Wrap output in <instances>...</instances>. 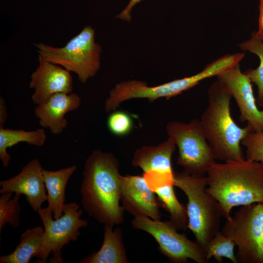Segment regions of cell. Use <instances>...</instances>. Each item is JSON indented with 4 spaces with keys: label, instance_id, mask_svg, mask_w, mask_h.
<instances>
[{
    "label": "cell",
    "instance_id": "1",
    "mask_svg": "<svg viewBox=\"0 0 263 263\" xmlns=\"http://www.w3.org/2000/svg\"><path fill=\"white\" fill-rule=\"evenodd\" d=\"M120 163L115 155L93 150L86 159L80 192L81 205L89 216L103 225L124 222L120 202Z\"/></svg>",
    "mask_w": 263,
    "mask_h": 263
},
{
    "label": "cell",
    "instance_id": "2",
    "mask_svg": "<svg viewBox=\"0 0 263 263\" xmlns=\"http://www.w3.org/2000/svg\"><path fill=\"white\" fill-rule=\"evenodd\" d=\"M206 191L228 218L235 207L263 202V166L246 159L215 162L207 173Z\"/></svg>",
    "mask_w": 263,
    "mask_h": 263
},
{
    "label": "cell",
    "instance_id": "3",
    "mask_svg": "<svg viewBox=\"0 0 263 263\" xmlns=\"http://www.w3.org/2000/svg\"><path fill=\"white\" fill-rule=\"evenodd\" d=\"M207 94L208 104L200 121L216 159L224 162L245 159L241 142L253 131L248 125L242 128L235 123L230 112L232 96L218 79Z\"/></svg>",
    "mask_w": 263,
    "mask_h": 263
},
{
    "label": "cell",
    "instance_id": "4",
    "mask_svg": "<svg viewBox=\"0 0 263 263\" xmlns=\"http://www.w3.org/2000/svg\"><path fill=\"white\" fill-rule=\"evenodd\" d=\"M173 185L187 197L188 228L204 250L208 243L220 231L223 217L220 205L206 191V176L192 175L184 170L174 172Z\"/></svg>",
    "mask_w": 263,
    "mask_h": 263
},
{
    "label": "cell",
    "instance_id": "5",
    "mask_svg": "<svg viewBox=\"0 0 263 263\" xmlns=\"http://www.w3.org/2000/svg\"><path fill=\"white\" fill-rule=\"evenodd\" d=\"M38 55L76 74L79 81L85 83L100 68L102 49L95 41V31L85 26L64 46L54 47L41 42L35 45Z\"/></svg>",
    "mask_w": 263,
    "mask_h": 263
},
{
    "label": "cell",
    "instance_id": "6",
    "mask_svg": "<svg viewBox=\"0 0 263 263\" xmlns=\"http://www.w3.org/2000/svg\"><path fill=\"white\" fill-rule=\"evenodd\" d=\"M166 131L178 148L177 164L190 174L205 176L216 159L200 120L172 121L167 124Z\"/></svg>",
    "mask_w": 263,
    "mask_h": 263
},
{
    "label": "cell",
    "instance_id": "7",
    "mask_svg": "<svg viewBox=\"0 0 263 263\" xmlns=\"http://www.w3.org/2000/svg\"><path fill=\"white\" fill-rule=\"evenodd\" d=\"M221 231L237 247L238 263H263V202L241 206Z\"/></svg>",
    "mask_w": 263,
    "mask_h": 263
},
{
    "label": "cell",
    "instance_id": "8",
    "mask_svg": "<svg viewBox=\"0 0 263 263\" xmlns=\"http://www.w3.org/2000/svg\"><path fill=\"white\" fill-rule=\"evenodd\" d=\"M44 226L40 249L35 257L41 263H46L50 253L51 263H63L61 250L71 241L77 240L80 233L79 229L88 225L87 220L80 218L83 211L76 203L65 204L63 215L53 219L52 210L48 207L37 211Z\"/></svg>",
    "mask_w": 263,
    "mask_h": 263
},
{
    "label": "cell",
    "instance_id": "9",
    "mask_svg": "<svg viewBox=\"0 0 263 263\" xmlns=\"http://www.w3.org/2000/svg\"><path fill=\"white\" fill-rule=\"evenodd\" d=\"M132 226L151 235L158 244V250L173 263H207L203 248L178 230L169 221L153 220L145 216L134 217Z\"/></svg>",
    "mask_w": 263,
    "mask_h": 263
},
{
    "label": "cell",
    "instance_id": "10",
    "mask_svg": "<svg viewBox=\"0 0 263 263\" xmlns=\"http://www.w3.org/2000/svg\"><path fill=\"white\" fill-rule=\"evenodd\" d=\"M217 77L236 102L240 111V121L247 122V125L254 132L263 131V110L258 109L252 82L244 73L242 72L240 64Z\"/></svg>",
    "mask_w": 263,
    "mask_h": 263
},
{
    "label": "cell",
    "instance_id": "11",
    "mask_svg": "<svg viewBox=\"0 0 263 263\" xmlns=\"http://www.w3.org/2000/svg\"><path fill=\"white\" fill-rule=\"evenodd\" d=\"M120 187V202L124 210L134 217L161 219L160 203L143 175H121Z\"/></svg>",
    "mask_w": 263,
    "mask_h": 263
},
{
    "label": "cell",
    "instance_id": "12",
    "mask_svg": "<svg viewBox=\"0 0 263 263\" xmlns=\"http://www.w3.org/2000/svg\"><path fill=\"white\" fill-rule=\"evenodd\" d=\"M39 64L31 75L30 89L34 90L31 98L39 105L58 93H71L73 80L71 72L63 67L50 62L38 55Z\"/></svg>",
    "mask_w": 263,
    "mask_h": 263
},
{
    "label": "cell",
    "instance_id": "13",
    "mask_svg": "<svg viewBox=\"0 0 263 263\" xmlns=\"http://www.w3.org/2000/svg\"><path fill=\"white\" fill-rule=\"evenodd\" d=\"M43 169L38 158L31 160L18 174L0 182V193L24 195L33 210L37 211L47 199Z\"/></svg>",
    "mask_w": 263,
    "mask_h": 263
},
{
    "label": "cell",
    "instance_id": "14",
    "mask_svg": "<svg viewBox=\"0 0 263 263\" xmlns=\"http://www.w3.org/2000/svg\"><path fill=\"white\" fill-rule=\"evenodd\" d=\"M80 104L81 99L77 94L58 93L46 102L37 105L34 110L35 114L41 127L49 129L52 133L57 134L67 126L65 115L77 109Z\"/></svg>",
    "mask_w": 263,
    "mask_h": 263
},
{
    "label": "cell",
    "instance_id": "15",
    "mask_svg": "<svg viewBox=\"0 0 263 263\" xmlns=\"http://www.w3.org/2000/svg\"><path fill=\"white\" fill-rule=\"evenodd\" d=\"M176 147L173 140L169 137L156 146H143L134 151L132 165L141 169L143 173L155 172L173 178L171 157Z\"/></svg>",
    "mask_w": 263,
    "mask_h": 263
},
{
    "label": "cell",
    "instance_id": "16",
    "mask_svg": "<svg viewBox=\"0 0 263 263\" xmlns=\"http://www.w3.org/2000/svg\"><path fill=\"white\" fill-rule=\"evenodd\" d=\"M104 225L100 248L83 258L80 263H129L120 227Z\"/></svg>",
    "mask_w": 263,
    "mask_h": 263
},
{
    "label": "cell",
    "instance_id": "17",
    "mask_svg": "<svg viewBox=\"0 0 263 263\" xmlns=\"http://www.w3.org/2000/svg\"><path fill=\"white\" fill-rule=\"evenodd\" d=\"M76 169V166L74 165L56 171L43 169L48 207L52 210L55 219L60 218L63 215L66 186Z\"/></svg>",
    "mask_w": 263,
    "mask_h": 263
},
{
    "label": "cell",
    "instance_id": "18",
    "mask_svg": "<svg viewBox=\"0 0 263 263\" xmlns=\"http://www.w3.org/2000/svg\"><path fill=\"white\" fill-rule=\"evenodd\" d=\"M47 138L45 130L40 128L30 132L23 130L0 128V159L3 166L7 168L11 161L10 155L7 149L19 142H26L31 145L41 147Z\"/></svg>",
    "mask_w": 263,
    "mask_h": 263
},
{
    "label": "cell",
    "instance_id": "19",
    "mask_svg": "<svg viewBox=\"0 0 263 263\" xmlns=\"http://www.w3.org/2000/svg\"><path fill=\"white\" fill-rule=\"evenodd\" d=\"M44 232L40 226L26 229L20 237V243L11 253L0 257V263H28L38 252Z\"/></svg>",
    "mask_w": 263,
    "mask_h": 263
},
{
    "label": "cell",
    "instance_id": "20",
    "mask_svg": "<svg viewBox=\"0 0 263 263\" xmlns=\"http://www.w3.org/2000/svg\"><path fill=\"white\" fill-rule=\"evenodd\" d=\"M173 185L160 186L154 190L161 207L169 215V221L178 230L185 231L188 228V217L186 207L176 197Z\"/></svg>",
    "mask_w": 263,
    "mask_h": 263
},
{
    "label": "cell",
    "instance_id": "21",
    "mask_svg": "<svg viewBox=\"0 0 263 263\" xmlns=\"http://www.w3.org/2000/svg\"><path fill=\"white\" fill-rule=\"evenodd\" d=\"M239 47L242 50L248 51L256 55L260 58L259 66L255 69H248L244 72L257 87V104L263 106V41L252 33L250 38L241 43Z\"/></svg>",
    "mask_w": 263,
    "mask_h": 263
},
{
    "label": "cell",
    "instance_id": "22",
    "mask_svg": "<svg viewBox=\"0 0 263 263\" xmlns=\"http://www.w3.org/2000/svg\"><path fill=\"white\" fill-rule=\"evenodd\" d=\"M235 246L234 242L220 230L210 240L205 248L207 262L213 258L217 262L221 263L223 258H225L233 263H238L234 253Z\"/></svg>",
    "mask_w": 263,
    "mask_h": 263
},
{
    "label": "cell",
    "instance_id": "23",
    "mask_svg": "<svg viewBox=\"0 0 263 263\" xmlns=\"http://www.w3.org/2000/svg\"><path fill=\"white\" fill-rule=\"evenodd\" d=\"M12 192L2 193L0 197V232L8 224L13 228L19 226L20 207V194H15L11 199Z\"/></svg>",
    "mask_w": 263,
    "mask_h": 263
},
{
    "label": "cell",
    "instance_id": "24",
    "mask_svg": "<svg viewBox=\"0 0 263 263\" xmlns=\"http://www.w3.org/2000/svg\"><path fill=\"white\" fill-rule=\"evenodd\" d=\"M245 148V159L260 163L263 166V131L250 132L242 140Z\"/></svg>",
    "mask_w": 263,
    "mask_h": 263
},
{
    "label": "cell",
    "instance_id": "25",
    "mask_svg": "<svg viewBox=\"0 0 263 263\" xmlns=\"http://www.w3.org/2000/svg\"><path fill=\"white\" fill-rule=\"evenodd\" d=\"M107 124L110 132L119 136L128 134L133 128V121L131 116L122 111L111 113L108 117Z\"/></svg>",
    "mask_w": 263,
    "mask_h": 263
},
{
    "label": "cell",
    "instance_id": "26",
    "mask_svg": "<svg viewBox=\"0 0 263 263\" xmlns=\"http://www.w3.org/2000/svg\"><path fill=\"white\" fill-rule=\"evenodd\" d=\"M141 0H130L126 7L116 16V18L126 21H131L132 20V11L133 7Z\"/></svg>",
    "mask_w": 263,
    "mask_h": 263
},
{
    "label": "cell",
    "instance_id": "27",
    "mask_svg": "<svg viewBox=\"0 0 263 263\" xmlns=\"http://www.w3.org/2000/svg\"><path fill=\"white\" fill-rule=\"evenodd\" d=\"M259 12L258 30L255 33L256 36L263 41V0H260Z\"/></svg>",
    "mask_w": 263,
    "mask_h": 263
},
{
    "label": "cell",
    "instance_id": "28",
    "mask_svg": "<svg viewBox=\"0 0 263 263\" xmlns=\"http://www.w3.org/2000/svg\"><path fill=\"white\" fill-rule=\"evenodd\" d=\"M7 114L4 100L0 98V128H4L3 126L7 119Z\"/></svg>",
    "mask_w": 263,
    "mask_h": 263
}]
</instances>
